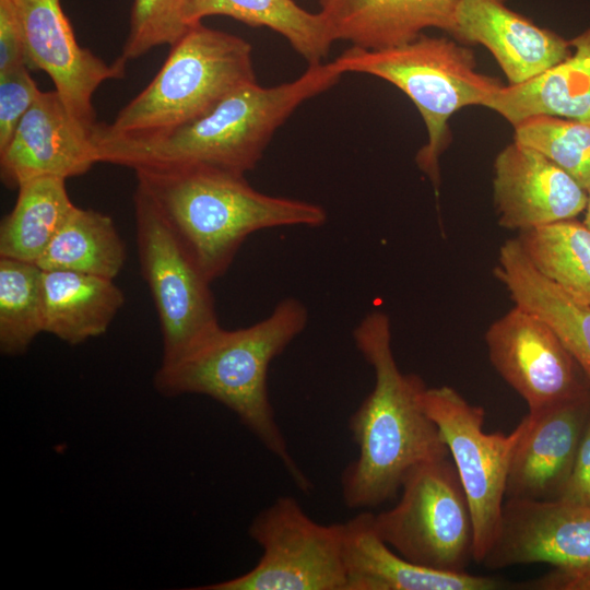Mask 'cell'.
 <instances>
[{
    "label": "cell",
    "instance_id": "cell-1",
    "mask_svg": "<svg viewBox=\"0 0 590 590\" xmlns=\"http://www.w3.org/2000/svg\"><path fill=\"white\" fill-rule=\"evenodd\" d=\"M333 62L309 64L291 82L264 87L246 83L202 117L156 133L120 135L96 123L98 163L132 168L209 166L244 174L261 160L274 132L296 108L341 79Z\"/></svg>",
    "mask_w": 590,
    "mask_h": 590
},
{
    "label": "cell",
    "instance_id": "cell-2",
    "mask_svg": "<svg viewBox=\"0 0 590 590\" xmlns=\"http://www.w3.org/2000/svg\"><path fill=\"white\" fill-rule=\"evenodd\" d=\"M353 339L374 370L375 384L350 417L358 456L343 471L341 487L346 507L367 509L396 498L413 468L449 451L424 410L427 386L418 375L401 371L396 362L389 317L367 314Z\"/></svg>",
    "mask_w": 590,
    "mask_h": 590
},
{
    "label": "cell",
    "instance_id": "cell-3",
    "mask_svg": "<svg viewBox=\"0 0 590 590\" xmlns=\"http://www.w3.org/2000/svg\"><path fill=\"white\" fill-rule=\"evenodd\" d=\"M307 322L306 306L296 298H284L269 316L249 327L226 330L217 326L181 356L161 364L153 379L163 397L202 394L234 412L303 492H309L312 485L292 457L276 423L268 371Z\"/></svg>",
    "mask_w": 590,
    "mask_h": 590
},
{
    "label": "cell",
    "instance_id": "cell-4",
    "mask_svg": "<svg viewBox=\"0 0 590 590\" xmlns=\"http://www.w3.org/2000/svg\"><path fill=\"white\" fill-rule=\"evenodd\" d=\"M134 172L137 185L153 200L210 282L226 273L255 232L319 227L327 221L321 205L263 193L244 174L209 166H153Z\"/></svg>",
    "mask_w": 590,
    "mask_h": 590
},
{
    "label": "cell",
    "instance_id": "cell-5",
    "mask_svg": "<svg viewBox=\"0 0 590 590\" xmlns=\"http://www.w3.org/2000/svg\"><path fill=\"white\" fill-rule=\"evenodd\" d=\"M332 62L342 74L365 73L386 80L414 103L428 135L415 161L436 189L439 157L450 141L448 120L463 107L483 106L503 86L476 71L471 49L446 37L424 34L380 49L352 46Z\"/></svg>",
    "mask_w": 590,
    "mask_h": 590
},
{
    "label": "cell",
    "instance_id": "cell-6",
    "mask_svg": "<svg viewBox=\"0 0 590 590\" xmlns=\"http://www.w3.org/2000/svg\"><path fill=\"white\" fill-rule=\"evenodd\" d=\"M253 81L251 45L198 23L170 46L148 86L102 127L120 135L172 130L202 117L234 90Z\"/></svg>",
    "mask_w": 590,
    "mask_h": 590
},
{
    "label": "cell",
    "instance_id": "cell-7",
    "mask_svg": "<svg viewBox=\"0 0 590 590\" xmlns=\"http://www.w3.org/2000/svg\"><path fill=\"white\" fill-rule=\"evenodd\" d=\"M449 456L413 468L403 480L398 503L374 515V524L380 538L408 560L438 571L465 573L474 562L473 519Z\"/></svg>",
    "mask_w": 590,
    "mask_h": 590
},
{
    "label": "cell",
    "instance_id": "cell-8",
    "mask_svg": "<svg viewBox=\"0 0 590 590\" xmlns=\"http://www.w3.org/2000/svg\"><path fill=\"white\" fill-rule=\"evenodd\" d=\"M344 533V523H319L293 497H278L249 526V536L262 548L257 565L194 589L346 590Z\"/></svg>",
    "mask_w": 590,
    "mask_h": 590
},
{
    "label": "cell",
    "instance_id": "cell-9",
    "mask_svg": "<svg viewBox=\"0 0 590 590\" xmlns=\"http://www.w3.org/2000/svg\"><path fill=\"white\" fill-rule=\"evenodd\" d=\"M133 205L139 262L157 311L165 364L220 323L211 282L138 185Z\"/></svg>",
    "mask_w": 590,
    "mask_h": 590
},
{
    "label": "cell",
    "instance_id": "cell-10",
    "mask_svg": "<svg viewBox=\"0 0 590 590\" xmlns=\"http://www.w3.org/2000/svg\"><path fill=\"white\" fill-rule=\"evenodd\" d=\"M422 402L464 488L473 519L474 562L481 564L500 526L508 469L522 424L507 435L485 433L483 408L449 386L427 387Z\"/></svg>",
    "mask_w": 590,
    "mask_h": 590
},
{
    "label": "cell",
    "instance_id": "cell-11",
    "mask_svg": "<svg viewBox=\"0 0 590 590\" xmlns=\"http://www.w3.org/2000/svg\"><path fill=\"white\" fill-rule=\"evenodd\" d=\"M488 358L529 413L590 393L585 373L553 329L515 305L485 332Z\"/></svg>",
    "mask_w": 590,
    "mask_h": 590
},
{
    "label": "cell",
    "instance_id": "cell-12",
    "mask_svg": "<svg viewBox=\"0 0 590 590\" xmlns=\"http://www.w3.org/2000/svg\"><path fill=\"white\" fill-rule=\"evenodd\" d=\"M27 67L46 72L71 116L88 130L97 123L93 95L105 81L121 79L126 63H111L80 46L60 0H15Z\"/></svg>",
    "mask_w": 590,
    "mask_h": 590
},
{
    "label": "cell",
    "instance_id": "cell-13",
    "mask_svg": "<svg viewBox=\"0 0 590 590\" xmlns=\"http://www.w3.org/2000/svg\"><path fill=\"white\" fill-rule=\"evenodd\" d=\"M535 563L590 566V507L562 500H505L497 535L481 564L502 569Z\"/></svg>",
    "mask_w": 590,
    "mask_h": 590
},
{
    "label": "cell",
    "instance_id": "cell-14",
    "mask_svg": "<svg viewBox=\"0 0 590 590\" xmlns=\"http://www.w3.org/2000/svg\"><path fill=\"white\" fill-rule=\"evenodd\" d=\"M96 163L92 130L71 116L56 90L42 91L0 152V176L17 189L37 177L80 176Z\"/></svg>",
    "mask_w": 590,
    "mask_h": 590
},
{
    "label": "cell",
    "instance_id": "cell-15",
    "mask_svg": "<svg viewBox=\"0 0 590 590\" xmlns=\"http://www.w3.org/2000/svg\"><path fill=\"white\" fill-rule=\"evenodd\" d=\"M493 192L498 224L518 232L575 219L588 199L568 173L516 141L495 158Z\"/></svg>",
    "mask_w": 590,
    "mask_h": 590
},
{
    "label": "cell",
    "instance_id": "cell-16",
    "mask_svg": "<svg viewBox=\"0 0 590 590\" xmlns=\"http://www.w3.org/2000/svg\"><path fill=\"white\" fill-rule=\"evenodd\" d=\"M590 417V393L528 413L506 480L505 500H556Z\"/></svg>",
    "mask_w": 590,
    "mask_h": 590
},
{
    "label": "cell",
    "instance_id": "cell-17",
    "mask_svg": "<svg viewBox=\"0 0 590 590\" xmlns=\"http://www.w3.org/2000/svg\"><path fill=\"white\" fill-rule=\"evenodd\" d=\"M448 33L485 46L508 84L522 83L571 52L569 40L511 10L505 0H460Z\"/></svg>",
    "mask_w": 590,
    "mask_h": 590
},
{
    "label": "cell",
    "instance_id": "cell-18",
    "mask_svg": "<svg viewBox=\"0 0 590 590\" xmlns=\"http://www.w3.org/2000/svg\"><path fill=\"white\" fill-rule=\"evenodd\" d=\"M344 528L346 590H496L504 586L488 576L438 571L408 560L380 538L369 511L351 518Z\"/></svg>",
    "mask_w": 590,
    "mask_h": 590
},
{
    "label": "cell",
    "instance_id": "cell-19",
    "mask_svg": "<svg viewBox=\"0 0 590 590\" xmlns=\"http://www.w3.org/2000/svg\"><path fill=\"white\" fill-rule=\"evenodd\" d=\"M460 0H319L337 40L366 49L408 43L429 27L449 32Z\"/></svg>",
    "mask_w": 590,
    "mask_h": 590
},
{
    "label": "cell",
    "instance_id": "cell-20",
    "mask_svg": "<svg viewBox=\"0 0 590 590\" xmlns=\"http://www.w3.org/2000/svg\"><path fill=\"white\" fill-rule=\"evenodd\" d=\"M569 42V56L522 83L503 85L483 106L512 126L534 116L590 123V26Z\"/></svg>",
    "mask_w": 590,
    "mask_h": 590
},
{
    "label": "cell",
    "instance_id": "cell-21",
    "mask_svg": "<svg viewBox=\"0 0 590 590\" xmlns=\"http://www.w3.org/2000/svg\"><path fill=\"white\" fill-rule=\"evenodd\" d=\"M494 274L515 305L538 315L553 329L590 382V304L574 298L543 276L517 238L500 246Z\"/></svg>",
    "mask_w": 590,
    "mask_h": 590
},
{
    "label": "cell",
    "instance_id": "cell-22",
    "mask_svg": "<svg viewBox=\"0 0 590 590\" xmlns=\"http://www.w3.org/2000/svg\"><path fill=\"white\" fill-rule=\"evenodd\" d=\"M42 285L44 332L70 345L105 333L125 304L114 280L102 276L43 270Z\"/></svg>",
    "mask_w": 590,
    "mask_h": 590
},
{
    "label": "cell",
    "instance_id": "cell-23",
    "mask_svg": "<svg viewBox=\"0 0 590 590\" xmlns=\"http://www.w3.org/2000/svg\"><path fill=\"white\" fill-rule=\"evenodd\" d=\"M224 15L249 26L279 33L308 64L322 62L335 42L326 16L309 12L294 0H192L189 24L204 17Z\"/></svg>",
    "mask_w": 590,
    "mask_h": 590
},
{
    "label": "cell",
    "instance_id": "cell-24",
    "mask_svg": "<svg viewBox=\"0 0 590 590\" xmlns=\"http://www.w3.org/2000/svg\"><path fill=\"white\" fill-rule=\"evenodd\" d=\"M59 177H37L17 187L13 209L0 224V257L37 263L75 206Z\"/></svg>",
    "mask_w": 590,
    "mask_h": 590
},
{
    "label": "cell",
    "instance_id": "cell-25",
    "mask_svg": "<svg viewBox=\"0 0 590 590\" xmlns=\"http://www.w3.org/2000/svg\"><path fill=\"white\" fill-rule=\"evenodd\" d=\"M126 246L113 219L74 206L37 261L43 270H66L114 280L126 262Z\"/></svg>",
    "mask_w": 590,
    "mask_h": 590
},
{
    "label": "cell",
    "instance_id": "cell-26",
    "mask_svg": "<svg viewBox=\"0 0 590 590\" xmlns=\"http://www.w3.org/2000/svg\"><path fill=\"white\" fill-rule=\"evenodd\" d=\"M531 264L574 298L590 304V229L575 219L520 231Z\"/></svg>",
    "mask_w": 590,
    "mask_h": 590
},
{
    "label": "cell",
    "instance_id": "cell-27",
    "mask_svg": "<svg viewBox=\"0 0 590 590\" xmlns=\"http://www.w3.org/2000/svg\"><path fill=\"white\" fill-rule=\"evenodd\" d=\"M43 270L36 263L0 257V351L23 355L44 332Z\"/></svg>",
    "mask_w": 590,
    "mask_h": 590
},
{
    "label": "cell",
    "instance_id": "cell-28",
    "mask_svg": "<svg viewBox=\"0 0 590 590\" xmlns=\"http://www.w3.org/2000/svg\"><path fill=\"white\" fill-rule=\"evenodd\" d=\"M514 128V141L541 152L583 189L590 188V123L554 116H534Z\"/></svg>",
    "mask_w": 590,
    "mask_h": 590
},
{
    "label": "cell",
    "instance_id": "cell-29",
    "mask_svg": "<svg viewBox=\"0 0 590 590\" xmlns=\"http://www.w3.org/2000/svg\"><path fill=\"white\" fill-rule=\"evenodd\" d=\"M191 1L133 0L120 57L128 62L158 46H173L191 27L188 19Z\"/></svg>",
    "mask_w": 590,
    "mask_h": 590
},
{
    "label": "cell",
    "instance_id": "cell-30",
    "mask_svg": "<svg viewBox=\"0 0 590 590\" xmlns=\"http://www.w3.org/2000/svg\"><path fill=\"white\" fill-rule=\"evenodd\" d=\"M27 66L0 72V152L9 144L21 119L42 92Z\"/></svg>",
    "mask_w": 590,
    "mask_h": 590
},
{
    "label": "cell",
    "instance_id": "cell-31",
    "mask_svg": "<svg viewBox=\"0 0 590 590\" xmlns=\"http://www.w3.org/2000/svg\"><path fill=\"white\" fill-rule=\"evenodd\" d=\"M27 66L23 23L15 0H0V72Z\"/></svg>",
    "mask_w": 590,
    "mask_h": 590
},
{
    "label": "cell",
    "instance_id": "cell-32",
    "mask_svg": "<svg viewBox=\"0 0 590 590\" xmlns=\"http://www.w3.org/2000/svg\"><path fill=\"white\" fill-rule=\"evenodd\" d=\"M556 500L590 507V417L582 434L571 472Z\"/></svg>",
    "mask_w": 590,
    "mask_h": 590
},
{
    "label": "cell",
    "instance_id": "cell-33",
    "mask_svg": "<svg viewBox=\"0 0 590 590\" xmlns=\"http://www.w3.org/2000/svg\"><path fill=\"white\" fill-rule=\"evenodd\" d=\"M524 588L538 590H590V566L558 568L524 583Z\"/></svg>",
    "mask_w": 590,
    "mask_h": 590
},
{
    "label": "cell",
    "instance_id": "cell-34",
    "mask_svg": "<svg viewBox=\"0 0 590 590\" xmlns=\"http://www.w3.org/2000/svg\"><path fill=\"white\" fill-rule=\"evenodd\" d=\"M587 193H588V199H587V204H586V209H585V220H583V224L590 229V188L587 190Z\"/></svg>",
    "mask_w": 590,
    "mask_h": 590
}]
</instances>
